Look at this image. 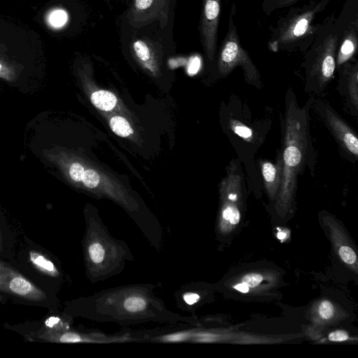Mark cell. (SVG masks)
I'll return each instance as SVG.
<instances>
[{
	"mask_svg": "<svg viewBox=\"0 0 358 358\" xmlns=\"http://www.w3.org/2000/svg\"><path fill=\"white\" fill-rule=\"evenodd\" d=\"M152 285L123 286L103 290L87 299L90 320L133 325L147 322H185V317L169 311L154 294Z\"/></svg>",
	"mask_w": 358,
	"mask_h": 358,
	"instance_id": "obj_1",
	"label": "cell"
},
{
	"mask_svg": "<svg viewBox=\"0 0 358 358\" xmlns=\"http://www.w3.org/2000/svg\"><path fill=\"white\" fill-rule=\"evenodd\" d=\"M310 103L301 107L292 90L285 97L283 124V146L280 153L282 162L281 183L277 197V206L280 210H287L291 206L297 189L298 178L310 156L313 147L309 129Z\"/></svg>",
	"mask_w": 358,
	"mask_h": 358,
	"instance_id": "obj_2",
	"label": "cell"
},
{
	"mask_svg": "<svg viewBox=\"0 0 358 358\" xmlns=\"http://www.w3.org/2000/svg\"><path fill=\"white\" fill-rule=\"evenodd\" d=\"M85 253L90 280H105L120 273L133 259L127 244L112 237L99 217L90 214Z\"/></svg>",
	"mask_w": 358,
	"mask_h": 358,
	"instance_id": "obj_3",
	"label": "cell"
},
{
	"mask_svg": "<svg viewBox=\"0 0 358 358\" xmlns=\"http://www.w3.org/2000/svg\"><path fill=\"white\" fill-rule=\"evenodd\" d=\"M236 5L233 4L229 15L228 30L220 50L218 70L222 76H225L236 66H240L243 71L245 81L256 87H259L260 75L247 51L243 48L240 43L234 21Z\"/></svg>",
	"mask_w": 358,
	"mask_h": 358,
	"instance_id": "obj_4",
	"label": "cell"
},
{
	"mask_svg": "<svg viewBox=\"0 0 358 358\" xmlns=\"http://www.w3.org/2000/svg\"><path fill=\"white\" fill-rule=\"evenodd\" d=\"M338 36H327L316 49L315 57L307 73L308 92L319 94L331 80L336 69Z\"/></svg>",
	"mask_w": 358,
	"mask_h": 358,
	"instance_id": "obj_5",
	"label": "cell"
},
{
	"mask_svg": "<svg viewBox=\"0 0 358 358\" xmlns=\"http://www.w3.org/2000/svg\"><path fill=\"white\" fill-rule=\"evenodd\" d=\"M317 108L341 148L357 159L358 138L354 131L329 105L320 102L317 103Z\"/></svg>",
	"mask_w": 358,
	"mask_h": 358,
	"instance_id": "obj_6",
	"label": "cell"
},
{
	"mask_svg": "<svg viewBox=\"0 0 358 358\" xmlns=\"http://www.w3.org/2000/svg\"><path fill=\"white\" fill-rule=\"evenodd\" d=\"M170 0H134L127 14L129 24L139 28L153 21L164 28L169 21Z\"/></svg>",
	"mask_w": 358,
	"mask_h": 358,
	"instance_id": "obj_7",
	"label": "cell"
},
{
	"mask_svg": "<svg viewBox=\"0 0 358 358\" xmlns=\"http://www.w3.org/2000/svg\"><path fill=\"white\" fill-rule=\"evenodd\" d=\"M221 0H203L200 34L203 48L209 60L215 56Z\"/></svg>",
	"mask_w": 358,
	"mask_h": 358,
	"instance_id": "obj_8",
	"label": "cell"
},
{
	"mask_svg": "<svg viewBox=\"0 0 358 358\" xmlns=\"http://www.w3.org/2000/svg\"><path fill=\"white\" fill-rule=\"evenodd\" d=\"M317 10V8H314L288 18L280 28L277 43H293L311 33L313 30L311 22Z\"/></svg>",
	"mask_w": 358,
	"mask_h": 358,
	"instance_id": "obj_9",
	"label": "cell"
},
{
	"mask_svg": "<svg viewBox=\"0 0 358 358\" xmlns=\"http://www.w3.org/2000/svg\"><path fill=\"white\" fill-rule=\"evenodd\" d=\"M260 169L264 179V184L270 198L278 197L282 177V162L281 154L275 163L269 161H260Z\"/></svg>",
	"mask_w": 358,
	"mask_h": 358,
	"instance_id": "obj_10",
	"label": "cell"
},
{
	"mask_svg": "<svg viewBox=\"0 0 358 358\" xmlns=\"http://www.w3.org/2000/svg\"><path fill=\"white\" fill-rule=\"evenodd\" d=\"M132 52L140 64L152 74L159 71L157 53L150 43L145 40L137 39L132 43Z\"/></svg>",
	"mask_w": 358,
	"mask_h": 358,
	"instance_id": "obj_11",
	"label": "cell"
},
{
	"mask_svg": "<svg viewBox=\"0 0 358 358\" xmlns=\"http://www.w3.org/2000/svg\"><path fill=\"white\" fill-rule=\"evenodd\" d=\"M357 25L355 20V22L351 24L345 31L343 38L336 61L338 66L347 62L354 55L357 48Z\"/></svg>",
	"mask_w": 358,
	"mask_h": 358,
	"instance_id": "obj_12",
	"label": "cell"
},
{
	"mask_svg": "<svg viewBox=\"0 0 358 358\" xmlns=\"http://www.w3.org/2000/svg\"><path fill=\"white\" fill-rule=\"evenodd\" d=\"M345 89L341 90L348 103L357 113L358 105V70L357 65L352 66L345 73Z\"/></svg>",
	"mask_w": 358,
	"mask_h": 358,
	"instance_id": "obj_13",
	"label": "cell"
},
{
	"mask_svg": "<svg viewBox=\"0 0 358 358\" xmlns=\"http://www.w3.org/2000/svg\"><path fill=\"white\" fill-rule=\"evenodd\" d=\"M94 106L103 111H110L116 106L117 99L110 91L99 90L94 91L90 96Z\"/></svg>",
	"mask_w": 358,
	"mask_h": 358,
	"instance_id": "obj_14",
	"label": "cell"
},
{
	"mask_svg": "<svg viewBox=\"0 0 358 358\" xmlns=\"http://www.w3.org/2000/svg\"><path fill=\"white\" fill-rule=\"evenodd\" d=\"M109 126L113 133L120 137L126 138L134 133L127 120L120 115L113 116L109 120Z\"/></svg>",
	"mask_w": 358,
	"mask_h": 358,
	"instance_id": "obj_15",
	"label": "cell"
},
{
	"mask_svg": "<svg viewBox=\"0 0 358 358\" xmlns=\"http://www.w3.org/2000/svg\"><path fill=\"white\" fill-rule=\"evenodd\" d=\"M229 127L231 131L247 142H252L254 138V132L251 128L235 119L229 120Z\"/></svg>",
	"mask_w": 358,
	"mask_h": 358,
	"instance_id": "obj_16",
	"label": "cell"
},
{
	"mask_svg": "<svg viewBox=\"0 0 358 358\" xmlns=\"http://www.w3.org/2000/svg\"><path fill=\"white\" fill-rule=\"evenodd\" d=\"M101 176L99 173L92 168L85 169L80 182L90 189H96L100 187Z\"/></svg>",
	"mask_w": 358,
	"mask_h": 358,
	"instance_id": "obj_17",
	"label": "cell"
},
{
	"mask_svg": "<svg viewBox=\"0 0 358 358\" xmlns=\"http://www.w3.org/2000/svg\"><path fill=\"white\" fill-rule=\"evenodd\" d=\"M10 288L16 294L24 295L30 292L31 285L25 279L21 277H16L10 281Z\"/></svg>",
	"mask_w": 358,
	"mask_h": 358,
	"instance_id": "obj_18",
	"label": "cell"
},
{
	"mask_svg": "<svg viewBox=\"0 0 358 358\" xmlns=\"http://www.w3.org/2000/svg\"><path fill=\"white\" fill-rule=\"evenodd\" d=\"M340 258L348 264H355L357 262V255L350 247L343 245L338 250Z\"/></svg>",
	"mask_w": 358,
	"mask_h": 358,
	"instance_id": "obj_19",
	"label": "cell"
},
{
	"mask_svg": "<svg viewBox=\"0 0 358 358\" xmlns=\"http://www.w3.org/2000/svg\"><path fill=\"white\" fill-rule=\"evenodd\" d=\"M15 73L10 65L0 55V78L10 81Z\"/></svg>",
	"mask_w": 358,
	"mask_h": 358,
	"instance_id": "obj_20",
	"label": "cell"
},
{
	"mask_svg": "<svg viewBox=\"0 0 358 358\" xmlns=\"http://www.w3.org/2000/svg\"><path fill=\"white\" fill-rule=\"evenodd\" d=\"M67 20L66 13L64 10H57L53 11L49 17V22L53 27H59L62 26Z\"/></svg>",
	"mask_w": 358,
	"mask_h": 358,
	"instance_id": "obj_21",
	"label": "cell"
},
{
	"mask_svg": "<svg viewBox=\"0 0 358 358\" xmlns=\"http://www.w3.org/2000/svg\"><path fill=\"white\" fill-rule=\"evenodd\" d=\"M31 259L35 264L50 272L54 271L55 270L53 264L41 255H39L36 253H31Z\"/></svg>",
	"mask_w": 358,
	"mask_h": 358,
	"instance_id": "obj_22",
	"label": "cell"
},
{
	"mask_svg": "<svg viewBox=\"0 0 358 358\" xmlns=\"http://www.w3.org/2000/svg\"><path fill=\"white\" fill-rule=\"evenodd\" d=\"M318 313L320 316L324 320L331 318L334 313L333 304L329 301H323L319 306Z\"/></svg>",
	"mask_w": 358,
	"mask_h": 358,
	"instance_id": "obj_23",
	"label": "cell"
},
{
	"mask_svg": "<svg viewBox=\"0 0 358 358\" xmlns=\"http://www.w3.org/2000/svg\"><path fill=\"white\" fill-rule=\"evenodd\" d=\"M85 167L78 162H73L70 166L69 173L70 178L76 182H80Z\"/></svg>",
	"mask_w": 358,
	"mask_h": 358,
	"instance_id": "obj_24",
	"label": "cell"
},
{
	"mask_svg": "<svg viewBox=\"0 0 358 358\" xmlns=\"http://www.w3.org/2000/svg\"><path fill=\"white\" fill-rule=\"evenodd\" d=\"M263 277L259 273H250L242 278V282L245 283L249 287H255L262 281Z\"/></svg>",
	"mask_w": 358,
	"mask_h": 358,
	"instance_id": "obj_25",
	"label": "cell"
},
{
	"mask_svg": "<svg viewBox=\"0 0 358 358\" xmlns=\"http://www.w3.org/2000/svg\"><path fill=\"white\" fill-rule=\"evenodd\" d=\"M182 301L188 306H192L200 299V295L194 292H184L182 294Z\"/></svg>",
	"mask_w": 358,
	"mask_h": 358,
	"instance_id": "obj_26",
	"label": "cell"
},
{
	"mask_svg": "<svg viewBox=\"0 0 358 358\" xmlns=\"http://www.w3.org/2000/svg\"><path fill=\"white\" fill-rule=\"evenodd\" d=\"M349 338L348 334L343 330H337L330 333L328 338L331 341H345Z\"/></svg>",
	"mask_w": 358,
	"mask_h": 358,
	"instance_id": "obj_27",
	"label": "cell"
},
{
	"mask_svg": "<svg viewBox=\"0 0 358 358\" xmlns=\"http://www.w3.org/2000/svg\"><path fill=\"white\" fill-rule=\"evenodd\" d=\"M234 288L243 293L248 292L250 289V287L243 282L234 285Z\"/></svg>",
	"mask_w": 358,
	"mask_h": 358,
	"instance_id": "obj_28",
	"label": "cell"
},
{
	"mask_svg": "<svg viewBox=\"0 0 358 358\" xmlns=\"http://www.w3.org/2000/svg\"><path fill=\"white\" fill-rule=\"evenodd\" d=\"M299 0H280V6H289Z\"/></svg>",
	"mask_w": 358,
	"mask_h": 358,
	"instance_id": "obj_29",
	"label": "cell"
},
{
	"mask_svg": "<svg viewBox=\"0 0 358 358\" xmlns=\"http://www.w3.org/2000/svg\"><path fill=\"white\" fill-rule=\"evenodd\" d=\"M58 322H59L58 318L50 317L47 320L46 324H47V325L52 327L53 324H57Z\"/></svg>",
	"mask_w": 358,
	"mask_h": 358,
	"instance_id": "obj_30",
	"label": "cell"
},
{
	"mask_svg": "<svg viewBox=\"0 0 358 358\" xmlns=\"http://www.w3.org/2000/svg\"><path fill=\"white\" fill-rule=\"evenodd\" d=\"M278 237L280 238V239H283L285 237V234L282 233V232H280L278 234Z\"/></svg>",
	"mask_w": 358,
	"mask_h": 358,
	"instance_id": "obj_31",
	"label": "cell"
}]
</instances>
